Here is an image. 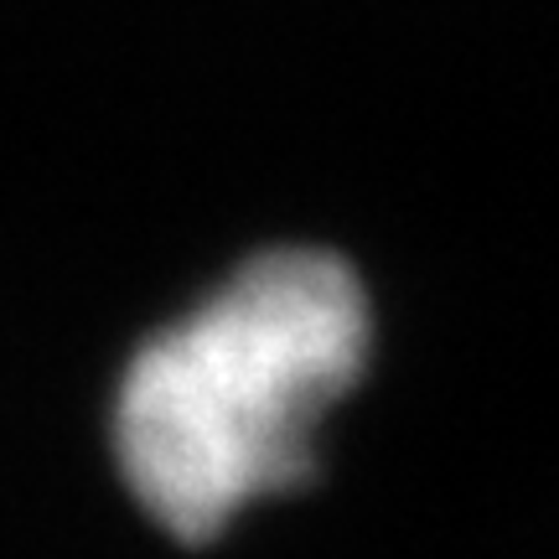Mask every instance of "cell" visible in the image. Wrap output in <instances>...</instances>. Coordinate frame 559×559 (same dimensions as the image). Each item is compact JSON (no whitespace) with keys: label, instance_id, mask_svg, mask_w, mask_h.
<instances>
[{"label":"cell","instance_id":"cell-1","mask_svg":"<svg viewBox=\"0 0 559 559\" xmlns=\"http://www.w3.org/2000/svg\"><path fill=\"white\" fill-rule=\"evenodd\" d=\"M368 296L317 249H280L145 342L120 383L115 451L130 492L181 544L311 472L326 409L368 362Z\"/></svg>","mask_w":559,"mask_h":559}]
</instances>
